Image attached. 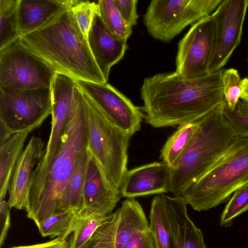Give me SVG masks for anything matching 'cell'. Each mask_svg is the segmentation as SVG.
Returning <instances> with one entry per match:
<instances>
[{
  "label": "cell",
  "mask_w": 248,
  "mask_h": 248,
  "mask_svg": "<svg viewBox=\"0 0 248 248\" xmlns=\"http://www.w3.org/2000/svg\"><path fill=\"white\" fill-rule=\"evenodd\" d=\"M223 70L183 79L175 72L144 79L140 89L147 123L155 128L180 125L201 119L223 103Z\"/></svg>",
  "instance_id": "obj_1"
},
{
  "label": "cell",
  "mask_w": 248,
  "mask_h": 248,
  "mask_svg": "<svg viewBox=\"0 0 248 248\" xmlns=\"http://www.w3.org/2000/svg\"><path fill=\"white\" fill-rule=\"evenodd\" d=\"M21 42L57 72L76 79L107 82L91 51L87 38L67 9L40 28L21 36Z\"/></svg>",
  "instance_id": "obj_2"
},
{
  "label": "cell",
  "mask_w": 248,
  "mask_h": 248,
  "mask_svg": "<svg viewBox=\"0 0 248 248\" xmlns=\"http://www.w3.org/2000/svg\"><path fill=\"white\" fill-rule=\"evenodd\" d=\"M84 94L77 84L69 119L44 187L27 211L36 226L56 214L60 198L79 155L87 148Z\"/></svg>",
  "instance_id": "obj_3"
},
{
  "label": "cell",
  "mask_w": 248,
  "mask_h": 248,
  "mask_svg": "<svg viewBox=\"0 0 248 248\" xmlns=\"http://www.w3.org/2000/svg\"><path fill=\"white\" fill-rule=\"evenodd\" d=\"M226 102L198 121L197 129L171 168L170 192L182 196L227 149L235 133L224 116Z\"/></svg>",
  "instance_id": "obj_4"
},
{
  "label": "cell",
  "mask_w": 248,
  "mask_h": 248,
  "mask_svg": "<svg viewBox=\"0 0 248 248\" xmlns=\"http://www.w3.org/2000/svg\"><path fill=\"white\" fill-rule=\"evenodd\" d=\"M248 185V137H236L182 197L194 210L206 211L227 202Z\"/></svg>",
  "instance_id": "obj_5"
},
{
  "label": "cell",
  "mask_w": 248,
  "mask_h": 248,
  "mask_svg": "<svg viewBox=\"0 0 248 248\" xmlns=\"http://www.w3.org/2000/svg\"><path fill=\"white\" fill-rule=\"evenodd\" d=\"M83 92V91H82ZM88 149L114 189L120 191L127 171L131 136L116 126L83 92Z\"/></svg>",
  "instance_id": "obj_6"
},
{
  "label": "cell",
  "mask_w": 248,
  "mask_h": 248,
  "mask_svg": "<svg viewBox=\"0 0 248 248\" xmlns=\"http://www.w3.org/2000/svg\"><path fill=\"white\" fill-rule=\"evenodd\" d=\"M222 0H153L144 16L148 32L155 39L169 42L189 25L216 10Z\"/></svg>",
  "instance_id": "obj_7"
},
{
  "label": "cell",
  "mask_w": 248,
  "mask_h": 248,
  "mask_svg": "<svg viewBox=\"0 0 248 248\" xmlns=\"http://www.w3.org/2000/svg\"><path fill=\"white\" fill-rule=\"evenodd\" d=\"M57 72L26 46L20 37L0 49V88H51Z\"/></svg>",
  "instance_id": "obj_8"
},
{
  "label": "cell",
  "mask_w": 248,
  "mask_h": 248,
  "mask_svg": "<svg viewBox=\"0 0 248 248\" xmlns=\"http://www.w3.org/2000/svg\"><path fill=\"white\" fill-rule=\"evenodd\" d=\"M50 88H0V124L11 135L31 132L52 114Z\"/></svg>",
  "instance_id": "obj_9"
},
{
  "label": "cell",
  "mask_w": 248,
  "mask_h": 248,
  "mask_svg": "<svg viewBox=\"0 0 248 248\" xmlns=\"http://www.w3.org/2000/svg\"><path fill=\"white\" fill-rule=\"evenodd\" d=\"M76 79L57 72L51 86L52 112L49 138L41 158L36 165L32 178L30 204L38 197L45 185L53 160L59 150L69 119Z\"/></svg>",
  "instance_id": "obj_10"
},
{
  "label": "cell",
  "mask_w": 248,
  "mask_h": 248,
  "mask_svg": "<svg viewBox=\"0 0 248 248\" xmlns=\"http://www.w3.org/2000/svg\"><path fill=\"white\" fill-rule=\"evenodd\" d=\"M215 39L213 14L192 25L179 41L175 72L183 79H192L209 74Z\"/></svg>",
  "instance_id": "obj_11"
},
{
  "label": "cell",
  "mask_w": 248,
  "mask_h": 248,
  "mask_svg": "<svg viewBox=\"0 0 248 248\" xmlns=\"http://www.w3.org/2000/svg\"><path fill=\"white\" fill-rule=\"evenodd\" d=\"M143 208L135 198H127L110 214L83 248H122L136 232L149 228Z\"/></svg>",
  "instance_id": "obj_12"
},
{
  "label": "cell",
  "mask_w": 248,
  "mask_h": 248,
  "mask_svg": "<svg viewBox=\"0 0 248 248\" xmlns=\"http://www.w3.org/2000/svg\"><path fill=\"white\" fill-rule=\"evenodd\" d=\"M248 8V0H224L212 14L215 39L209 74L221 70L239 46Z\"/></svg>",
  "instance_id": "obj_13"
},
{
  "label": "cell",
  "mask_w": 248,
  "mask_h": 248,
  "mask_svg": "<svg viewBox=\"0 0 248 248\" xmlns=\"http://www.w3.org/2000/svg\"><path fill=\"white\" fill-rule=\"evenodd\" d=\"M81 90L111 122L131 137L140 128L144 114L125 95L107 82L76 79Z\"/></svg>",
  "instance_id": "obj_14"
},
{
  "label": "cell",
  "mask_w": 248,
  "mask_h": 248,
  "mask_svg": "<svg viewBox=\"0 0 248 248\" xmlns=\"http://www.w3.org/2000/svg\"><path fill=\"white\" fill-rule=\"evenodd\" d=\"M42 139L32 136L21 154L14 168L10 182L8 204L10 209H28L34 167L44 153Z\"/></svg>",
  "instance_id": "obj_15"
},
{
  "label": "cell",
  "mask_w": 248,
  "mask_h": 248,
  "mask_svg": "<svg viewBox=\"0 0 248 248\" xmlns=\"http://www.w3.org/2000/svg\"><path fill=\"white\" fill-rule=\"evenodd\" d=\"M120 191L112 188L106 181L95 159L91 155L85 180L83 205L78 217L93 214L108 216L121 199Z\"/></svg>",
  "instance_id": "obj_16"
},
{
  "label": "cell",
  "mask_w": 248,
  "mask_h": 248,
  "mask_svg": "<svg viewBox=\"0 0 248 248\" xmlns=\"http://www.w3.org/2000/svg\"><path fill=\"white\" fill-rule=\"evenodd\" d=\"M170 167L162 161L137 167L126 172L120 187L126 198L170 192Z\"/></svg>",
  "instance_id": "obj_17"
},
{
  "label": "cell",
  "mask_w": 248,
  "mask_h": 248,
  "mask_svg": "<svg viewBox=\"0 0 248 248\" xmlns=\"http://www.w3.org/2000/svg\"><path fill=\"white\" fill-rule=\"evenodd\" d=\"M87 40L94 59L108 81L111 67L123 59L127 49V40L118 38L109 31L98 13V7Z\"/></svg>",
  "instance_id": "obj_18"
},
{
  "label": "cell",
  "mask_w": 248,
  "mask_h": 248,
  "mask_svg": "<svg viewBox=\"0 0 248 248\" xmlns=\"http://www.w3.org/2000/svg\"><path fill=\"white\" fill-rule=\"evenodd\" d=\"M171 236V248H206L203 235L189 218L182 196L165 195Z\"/></svg>",
  "instance_id": "obj_19"
},
{
  "label": "cell",
  "mask_w": 248,
  "mask_h": 248,
  "mask_svg": "<svg viewBox=\"0 0 248 248\" xmlns=\"http://www.w3.org/2000/svg\"><path fill=\"white\" fill-rule=\"evenodd\" d=\"M78 1V0H19L17 14L20 36L40 28L61 13L71 8Z\"/></svg>",
  "instance_id": "obj_20"
},
{
  "label": "cell",
  "mask_w": 248,
  "mask_h": 248,
  "mask_svg": "<svg viewBox=\"0 0 248 248\" xmlns=\"http://www.w3.org/2000/svg\"><path fill=\"white\" fill-rule=\"evenodd\" d=\"M90 153L87 149L78 158L59 203L57 213L73 210L77 213L83 205L85 180Z\"/></svg>",
  "instance_id": "obj_21"
},
{
  "label": "cell",
  "mask_w": 248,
  "mask_h": 248,
  "mask_svg": "<svg viewBox=\"0 0 248 248\" xmlns=\"http://www.w3.org/2000/svg\"><path fill=\"white\" fill-rule=\"evenodd\" d=\"M29 133L14 134L0 145V199L5 197L13 172Z\"/></svg>",
  "instance_id": "obj_22"
},
{
  "label": "cell",
  "mask_w": 248,
  "mask_h": 248,
  "mask_svg": "<svg viewBox=\"0 0 248 248\" xmlns=\"http://www.w3.org/2000/svg\"><path fill=\"white\" fill-rule=\"evenodd\" d=\"M150 231L156 248H171V236L165 195L154 197L149 215Z\"/></svg>",
  "instance_id": "obj_23"
},
{
  "label": "cell",
  "mask_w": 248,
  "mask_h": 248,
  "mask_svg": "<svg viewBox=\"0 0 248 248\" xmlns=\"http://www.w3.org/2000/svg\"><path fill=\"white\" fill-rule=\"evenodd\" d=\"M198 121L179 125L163 146L160 158L170 167L177 161L188 143L197 128Z\"/></svg>",
  "instance_id": "obj_24"
},
{
  "label": "cell",
  "mask_w": 248,
  "mask_h": 248,
  "mask_svg": "<svg viewBox=\"0 0 248 248\" xmlns=\"http://www.w3.org/2000/svg\"><path fill=\"white\" fill-rule=\"evenodd\" d=\"M19 0H0V49L20 37L18 21Z\"/></svg>",
  "instance_id": "obj_25"
},
{
  "label": "cell",
  "mask_w": 248,
  "mask_h": 248,
  "mask_svg": "<svg viewBox=\"0 0 248 248\" xmlns=\"http://www.w3.org/2000/svg\"><path fill=\"white\" fill-rule=\"evenodd\" d=\"M78 218L77 213L67 210L52 215L37 225L43 237H61L66 239L72 233Z\"/></svg>",
  "instance_id": "obj_26"
},
{
  "label": "cell",
  "mask_w": 248,
  "mask_h": 248,
  "mask_svg": "<svg viewBox=\"0 0 248 248\" xmlns=\"http://www.w3.org/2000/svg\"><path fill=\"white\" fill-rule=\"evenodd\" d=\"M98 11L105 24L116 37L127 40L132 32V27L124 20L114 0H99Z\"/></svg>",
  "instance_id": "obj_27"
},
{
  "label": "cell",
  "mask_w": 248,
  "mask_h": 248,
  "mask_svg": "<svg viewBox=\"0 0 248 248\" xmlns=\"http://www.w3.org/2000/svg\"><path fill=\"white\" fill-rule=\"evenodd\" d=\"M109 215L93 214L86 217L78 216L69 244V248H83Z\"/></svg>",
  "instance_id": "obj_28"
},
{
  "label": "cell",
  "mask_w": 248,
  "mask_h": 248,
  "mask_svg": "<svg viewBox=\"0 0 248 248\" xmlns=\"http://www.w3.org/2000/svg\"><path fill=\"white\" fill-rule=\"evenodd\" d=\"M248 210V185L234 192L221 215L220 225L228 227L233 219Z\"/></svg>",
  "instance_id": "obj_29"
},
{
  "label": "cell",
  "mask_w": 248,
  "mask_h": 248,
  "mask_svg": "<svg viewBox=\"0 0 248 248\" xmlns=\"http://www.w3.org/2000/svg\"><path fill=\"white\" fill-rule=\"evenodd\" d=\"M222 81L227 106L230 109L234 110L242 93L241 80L237 70L234 68L223 70Z\"/></svg>",
  "instance_id": "obj_30"
},
{
  "label": "cell",
  "mask_w": 248,
  "mask_h": 248,
  "mask_svg": "<svg viewBox=\"0 0 248 248\" xmlns=\"http://www.w3.org/2000/svg\"><path fill=\"white\" fill-rule=\"evenodd\" d=\"M97 7V2L78 0L71 7L73 14L80 29L87 38Z\"/></svg>",
  "instance_id": "obj_31"
},
{
  "label": "cell",
  "mask_w": 248,
  "mask_h": 248,
  "mask_svg": "<svg viewBox=\"0 0 248 248\" xmlns=\"http://www.w3.org/2000/svg\"><path fill=\"white\" fill-rule=\"evenodd\" d=\"M224 114L234 130L236 137H248V115L239 113L235 109H230L226 103Z\"/></svg>",
  "instance_id": "obj_32"
},
{
  "label": "cell",
  "mask_w": 248,
  "mask_h": 248,
  "mask_svg": "<svg viewBox=\"0 0 248 248\" xmlns=\"http://www.w3.org/2000/svg\"><path fill=\"white\" fill-rule=\"evenodd\" d=\"M115 5L125 22L131 27L137 23V0H114Z\"/></svg>",
  "instance_id": "obj_33"
},
{
  "label": "cell",
  "mask_w": 248,
  "mask_h": 248,
  "mask_svg": "<svg viewBox=\"0 0 248 248\" xmlns=\"http://www.w3.org/2000/svg\"><path fill=\"white\" fill-rule=\"evenodd\" d=\"M122 248H156L149 229L135 233Z\"/></svg>",
  "instance_id": "obj_34"
},
{
  "label": "cell",
  "mask_w": 248,
  "mask_h": 248,
  "mask_svg": "<svg viewBox=\"0 0 248 248\" xmlns=\"http://www.w3.org/2000/svg\"><path fill=\"white\" fill-rule=\"evenodd\" d=\"M7 202L0 199V246L3 245L10 226V212Z\"/></svg>",
  "instance_id": "obj_35"
},
{
  "label": "cell",
  "mask_w": 248,
  "mask_h": 248,
  "mask_svg": "<svg viewBox=\"0 0 248 248\" xmlns=\"http://www.w3.org/2000/svg\"><path fill=\"white\" fill-rule=\"evenodd\" d=\"M10 248H69V246L66 239L58 237L43 243L14 247Z\"/></svg>",
  "instance_id": "obj_36"
},
{
  "label": "cell",
  "mask_w": 248,
  "mask_h": 248,
  "mask_svg": "<svg viewBox=\"0 0 248 248\" xmlns=\"http://www.w3.org/2000/svg\"><path fill=\"white\" fill-rule=\"evenodd\" d=\"M241 89L240 98L243 101H248V77L241 80Z\"/></svg>",
  "instance_id": "obj_37"
},
{
  "label": "cell",
  "mask_w": 248,
  "mask_h": 248,
  "mask_svg": "<svg viewBox=\"0 0 248 248\" xmlns=\"http://www.w3.org/2000/svg\"><path fill=\"white\" fill-rule=\"evenodd\" d=\"M235 110L239 113L248 115V101H239Z\"/></svg>",
  "instance_id": "obj_38"
}]
</instances>
